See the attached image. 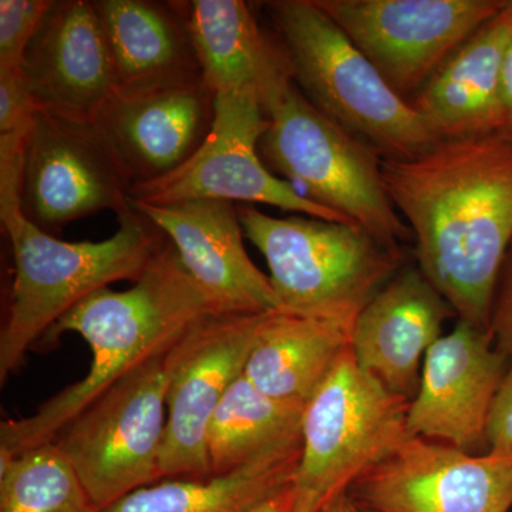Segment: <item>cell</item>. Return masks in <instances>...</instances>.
Segmentation results:
<instances>
[{
  "label": "cell",
  "instance_id": "1",
  "mask_svg": "<svg viewBox=\"0 0 512 512\" xmlns=\"http://www.w3.org/2000/svg\"><path fill=\"white\" fill-rule=\"evenodd\" d=\"M382 175L421 272L460 320L490 330L512 245V136L446 138L409 160H382Z\"/></svg>",
  "mask_w": 512,
  "mask_h": 512
},
{
  "label": "cell",
  "instance_id": "2",
  "mask_svg": "<svg viewBox=\"0 0 512 512\" xmlns=\"http://www.w3.org/2000/svg\"><path fill=\"white\" fill-rule=\"evenodd\" d=\"M220 315L188 274L170 241L161 245L130 289L87 296L43 336L47 343L79 333L92 350L89 373L40 404L32 416L0 423V457L55 440L87 404L147 360L164 355L185 333Z\"/></svg>",
  "mask_w": 512,
  "mask_h": 512
},
{
  "label": "cell",
  "instance_id": "3",
  "mask_svg": "<svg viewBox=\"0 0 512 512\" xmlns=\"http://www.w3.org/2000/svg\"><path fill=\"white\" fill-rule=\"evenodd\" d=\"M120 228L99 242H66L25 217L18 197L0 200V220L15 256L9 316L0 332V383L87 296L119 281L137 282L165 235L134 210L117 215Z\"/></svg>",
  "mask_w": 512,
  "mask_h": 512
},
{
  "label": "cell",
  "instance_id": "4",
  "mask_svg": "<svg viewBox=\"0 0 512 512\" xmlns=\"http://www.w3.org/2000/svg\"><path fill=\"white\" fill-rule=\"evenodd\" d=\"M264 5L291 63L293 83L326 117L383 160H409L440 141L313 0Z\"/></svg>",
  "mask_w": 512,
  "mask_h": 512
},
{
  "label": "cell",
  "instance_id": "5",
  "mask_svg": "<svg viewBox=\"0 0 512 512\" xmlns=\"http://www.w3.org/2000/svg\"><path fill=\"white\" fill-rule=\"evenodd\" d=\"M237 208L244 237L271 271L278 311L352 330L367 303L402 269V248L387 247L356 225Z\"/></svg>",
  "mask_w": 512,
  "mask_h": 512
},
{
  "label": "cell",
  "instance_id": "6",
  "mask_svg": "<svg viewBox=\"0 0 512 512\" xmlns=\"http://www.w3.org/2000/svg\"><path fill=\"white\" fill-rule=\"evenodd\" d=\"M266 119L259 156L299 194L387 247L400 248L413 238L384 187L383 158L316 109L295 83L266 111Z\"/></svg>",
  "mask_w": 512,
  "mask_h": 512
},
{
  "label": "cell",
  "instance_id": "7",
  "mask_svg": "<svg viewBox=\"0 0 512 512\" xmlns=\"http://www.w3.org/2000/svg\"><path fill=\"white\" fill-rule=\"evenodd\" d=\"M409 400L390 393L346 350L306 404L289 512H323L410 439Z\"/></svg>",
  "mask_w": 512,
  "mask_h": 512
},
{
  "label": "cell",
  "instance_id": "8",
  "mask_svg": "<svg viewBox=\"0 0 512 512\" xmlns=\"http://www.w3.org/2000/svg\"><path fill=\"white\" fill-rule=\"evenodd\" d=\"M165 353L136 367L55 437L97 510L161 481L167 430Z\"/></svg>",
  "mask_w": 512,
  "mask_h": 512
},
{
  "label": "cell",
  "instance_id": "9",
  "mask_svg": "<svg viewBox=\"0 0 512 512\" xmlns=\"http://www.w3.org/2000/svg\"><path fill=\"white\" fill-rule=\"evenodd\" d=\"M394 92L416 96L505 0H313Z\"/></svg>",
  "mask_w": 512,
  "mask_h": 512
},
{
  "label": "cell",
  "instance_id": "10",
  "mask_svg": "<svg viewBox=\"0 0 512 512\" xmlns=\"http://www.w3.org/2000/svg\"><path fill=\"white\" fill-rule=\"evenodd\" d=\"M266 127L264 107L255 97L215 94L214 127L200 150L167 177L131 188L130 201L151 205L201 200L256 202L355 225L303 197L292 184L269 171L259 156V141Z\"/></svg>",
  "mask_w": 512,
  "mask_h": 512
},
{
  "label": "cell",
  "instance_id": "11",
  "mask_svg": "<svg viewBox=\"0 0 512 512\" xmlns=\"http://www.w3.org/2000/svg\"><path fill=\"white\" fill-rule=\"evenodd\" d=\"M262 313L211 316L165 353L167 430L164 478H210L207 434L212 416L245 365Z\"/></svg>",
  "mask_w": 512,
  "mask_h": 512
},
{
  "label": "cell",
  "instance_id": "12",
  "mask_svg": "<svg viewBox=\"0 0 512 512\" xmlns=\"http://www.w3.org/2000/svg\"><path fill=\"white\" fill-rule=\"evenodd\" d=\"M131 183L93 123L37 111L23 153L20 205L30 222L52 232L70 222L131 207Z\"/></svg>",
  "mask_w": 512,
  "mask_h": 512
},
{
  "label": "cell",
  "instance_id": "13",
  "mask_svg": "<svg viewBox=\"0 0 512 512\" xmlns=\"http://www.w3.org/2000/svg\"><path fill=\"white\" fill-rule=\"evenodd\" d=\"M348 495L356 507L376 512H510L512 457L410 437Z\"/></svg>",
  "mask_w": 512,
  "mask_h": 512
},
{
  "label": "cell",
  "instance_id": "14",
  "mask_svg": "<svg viewBox=\"0 0 512 512\" xmlns=\"http://www.w3.org/2000/svg\"><path fill=\"white\" fill-rule=\"evenodd\" d=\"M508 367L510 359L495 348L490 330L458 320L424 357L407 413L410 436L487 453L488 417Z\"/></svg>",
  "mask_w": 512,
  "mask_h": 512
},
{
  "label": "cell",
  "instance_id": "15",
  "mask_svg": "<svg viewBox=\"0 0 512 512\" xmlns=\"http://www.w3.org/2000/svg\"><path fill=\"white\" fill-rule=\"evenodd\" d=\"M22 73L37 109L93 123L117 93L116 70L94 2L53 0Z\"/></svg>",
  "mask_w": 512,
  "mask_h": 512
},
{
  "label": "cell",
  "instance_id": "16",
  "mask_svg": "<svg viewBox=\"0 0 512 512\" xmlns=\"http://www.w3.org/2000/svg\"><path fill=\"white\" fill-rule=\"evenodd\" d=\"M215 93L204 79L116 93L93 124L130 180L153 183L183 167L210 136Z\"/></svg>",
  "mask_w": 512,
  "mask_h": 512
},
{
  "label": "cell",
  "instance_id": "17",
  "mask_svg": "<svg viewBox=\"0 0 512 512\" xmlns=\"http://www.w3.org/2000/svg\"><path fill=\"white\" fill-rule=\"evenodd\" d=\"M177 249L181 261L220 315L278 309L271 278L256 268L244 245L234 202L201 200L177 205L130 201Z\"/></svg>",
  "mask_w": 512,
  "mask_h": 512
},
{
  "label": "cell",
  "instance_id": "18",
  "mask_svg": "<svg viewBox=\"0 0 512 512\" xmlns=\"http://www.w3.org/2000/svg\"><path fill=\"white\" fill-rule=\"evenodd\" d=\"M454 313L420 268L403 266L355 320L350 349L357 365L412 402L424 357Z\"/></svg>",
  "mask_w": 512,
  "mask_h": 512
},
{
  "label": "cell",
  "instance_id": "19",
  "mask_svg": "<svg viewBox=\"0 0 512 512\" xmlns=\"http://www.w3.org/2000/svg\"><path fill=\"white\" fill-rule=\"evenodd\" d=\"M187 22L202 79L215 94L255 97L266 114L292 86L284 46L259 25L247 2L192 0Z\"/></svg>",
  "mask_w": 512,
  "mask_h": 512
},
{
  "label": "cell",
  "instance_id": "20",
  "mask_svg": "<svg viewBox=\"0 0 512 512\" xmlns=\"http://www.w3.org/2000/svg\"><path fill=\"white\" fill-rule=\"evenodd\" d=\"M511 40L512 6L505 0L410 100L440 140L501 131V66Z\"/></svg>",
  "mask_w": 512,
  "mask_h": 512
},
{
  "label": "cell",
  "instance_id": "21",
  "mask_svg": "<svg viewBox=\"0 0 512 512\" xmlns=\"http://www.w3.org/2000/svg\"><path fill=\"white\" fill-rule=\"evenodd\" d=\"M116 70L117 93L202 79L187 2L94 0Z\"/></svg>",
  "mask_w": 512,
  "mask_h": 512
},
{
  "label": "cell",
  "instance_id": "22",
  "mask_svg": "<svg viewBox=\"0 0 512 512\" xmlns=\"http://www.w3.org/2000/svg\"><path fill=\"white\" fill-rule=\"evenodd\" d=\"M352 330L284 311L262 313L244 376L279 402L306 407L350 348Z\"/></svg>",
  "mask_w": 512,
  "mask_h": 512
},
{
  "label": "cell",
  "instance_id": "23",
  "mask_svg": "<svg viewBox=\"0 0 512 512\" xmlns=\"http://www.w3.org/2000/svg\"><path fill=\"white\" fill-rule=\"evenodd\" d=\"M301 456L302 434L225 476L164 478L99 512H249L292 480Z\"/></svg>",
  "mask_w": 512,
  "mask_h": 512
},
{
  "label": "cell",
  "instance_id": "24",
  "mask_svg": "<svg viewBox=\"0 0 512 512\" xmlns=\"http://www.w3.org/2000/svg\"><path fill=\"white\" fill-rule=\"evenodd\" d=\"M303 412L305 407L272 399L239 376L208 427L210 476H225L301 437Z\"/></svg>",
  "mask_w": 512,
  "mask_h": 512
},
{
  "label": "cell",
  "instance_id": "25",
  "mask_svg": "<svg viewBox=\"0 0 512 512\" xmlns=\"http://www.w3.org/2000/svg\"><path fill=\"white\" fill-rule=\"evenodd\" d=\"M0 512H99L55 441L0 457Z\"/></svg>",
  "mask_w": 512,
  "mask_h": 512
},
{
  "label": "cell",
  "instance_id": "26",
  "mask_svg": "<svg viewBox=\"0 0 512 512\" xmlns=\"http://www.w3.org/2000/svg\"><path fill=\"white\" fill-rule=\"evenodd\" d=\"M53 0H0V67L20 69Z\"/></svg>",
  "mask_w": 512,
  "mask_h": 512
},
{
  "label": "cell",
  "instance_id": "27",
  "mask_svg": "<svg viewBox=\"0 0 512 512\" xmlns=\"http://www.w3.org/2000/svg\"><path fill=\"white\" fill-rule=\"evenodd\" d=\"M37 111L22 67H0V136L28 131Z\"/></svg>",
  "mask_w": 512,
  "mask_h": 512
},
{
  "label": "cell",
  "instance_id": "28",
  "mask_svg": "<svg viewBox=\"0 0 512 512\" xmlns=\"http://www.w3.org/2000/svg\"><path fill=\"white\" fill-rule=\"evenodd\" d=\"M487 447V453L512 457V363L488 417Z\"/></svg>",
  "mask_w": 512,
  "mask_h": 512
},
{
  "label": "cell",
  "instance_id": "29",
  "mask_svg": "<svg viewBox=\"0 0 512 512\" xmlns=\"http://www.w3.org/2000/svg\"><path fill=\"white\" fill-rule=\"evenodd\" d=\"M490 333L495 348L503 352L512 363V248L508 251L503 271L498 279L491 312Z\"/></svg>",
  "mask_w": 512,
  "mask_h": 512
},
{
  "label": "cell",
  "instance_id": "30",
  "mask_svg": "<svg viewBox=\"0 0 512 512\" xmlns=\"http://www.w3.org/2000/svg\"><path fill=\"white\" fill-rule=\"evenodd\" d=\"M500 106L501 116H503L501 131L512 136V40L501 66Z\"/></svg>",
  "mask_w": 512,
  "mask_h": 512
},
{
  "label": "cell",
  "instance_id": "31",
  "mask_svg": "<svg viewBox=\"0 0 512 512\" xmlns=\"http://www.w3.org/2000/svg\"><path fill=\"white\" fill-rule=\"evenodd\" d=\"M288 484L284 488L266 498L261 504L256 505L254 510L249 512H289V488Z\"/></svg>",
  "mask_w": 512,
  "mask_h": 512
},
{
  "label": "cell",
  "instance_id": "32",
  "mask_svg": "<svg viewBox=\"0 0 512 512\" xmlns=\"http://www.w3.org/2000/svg\"><path fill=\"white\" fill-rule=\"evenodd\" d=\"M323 512H355V505H353L348 493H346L340 495L338 500L333 501Z\"/></svg>",
  "mask_w": 512,
  "mask_h": 512
},
{
  "label": "cell",
  "instance_id": "33",
  "mask_svg": "<svg viewBox=\"0 0 512 512\" xmlns=\"http://www.w3.org/2000/svg\"><path fill=\"white\" fill-rule=\"evenodd\" d=\"M353 505H355V504H353ZM355 512H376V511L367 510V508L356 507V505H355Z\"/></svg>",
  "mask_w": 512,
  "mask_h": 512
},
{
  "label": "cell",
  "instance_id": "34",
  "mask_svg": "<svg viewBox=\"0 0 512 512\" xmlns=\"http://www.w3.org/2000/svg\"><path fill=\"white\" fill-rule=\"evenodd\" d=\"M511 6H512V0H510Z\"/></svg>",
  "mask_w": 512,
  "mask_h": 512
}]
</instances>
